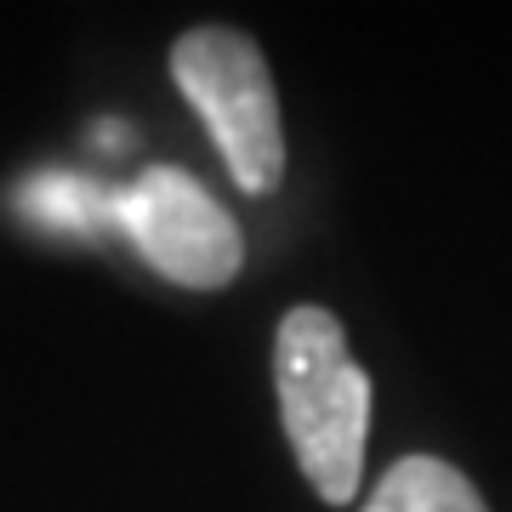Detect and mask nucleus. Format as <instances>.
I'll return each instance as SVG.
<instances>
[{
	"instance_id": "f257e3e1",
	"label": "nucleus",
	"mask_w": 512,
	"mask_h": 512,
	"mask_svg": "<svg viewBox=\"0 0 512 512\" xmlns=\"http://www.w3.org/2000/svg\"><path fill=\"white\" fill-rule=\"evenodd\" d=\"M279 421L296 450V467L319 501L348 507L365 473L370 376L353 365L348 330L330 308H291L274 330Z\"/></svg>"
},
{
	"instance_id": "f03ea898",
	"label": "nucleus",
	"mask_w": 512,
	"mask_h": 512,
	"mask_svg": "<svg viewBox=\"0 0 512 512\" xmlns=\"http://www.w3.org/2000/svg\"><path fill=\"white\" fill-rule=\"evenodd\" d=\"M171 80L205 120L234 183L268 200L285 183V120L262 46L228 23H194L171 46Z\"/></svg>"
},
{
	"instance_id": "7ed1b4c3",
	"label": "nucleus",
	"mask_w": 512,
	"mask_h": 512,
	"mask_svg": "<svg viewBox=\"0 0 512 512\" xmlns=\"http://www.w3.org/2000/svg\"><path fill=\"white\" fill-rule=\"evenodd\" d=\"M131 245L154 274L183 291H222L245 268V234L228 205H217L183 165H148L114 200Z\"/></svg>"
},
{
	"instance_id": "20e7f679",
	"label": "nucleus",
	"mask_w": 512,
	"mask_h": 512,
	"mask_svg": "<svg viewBox=\"0 0 512 512\" xmlns=\"http://www.w3.org/2000/svg\"><path fill=\"white\" fill-rule=\"evenodd\" d=\"M359 512H490L478 484L461 467L439 456H404L393 461Z\"/></svg>"
},
{
	"instance_id": "39448f33",
	"label": "nucleus",
	"mask_w": 512,
	"mask_h": 512,
	"mask_svg": "<svg viewBox=\"0 0 512 512\" xmlns=\"http://www.w3.org/2000/svg\"><path fill=\"white\" fill-rule=\"evenodd\" d=\"M29 211H40L46 222H63V228H92L103 217V194L86 177H40L29 188Z\"/></svg>"
}]
</instances>
